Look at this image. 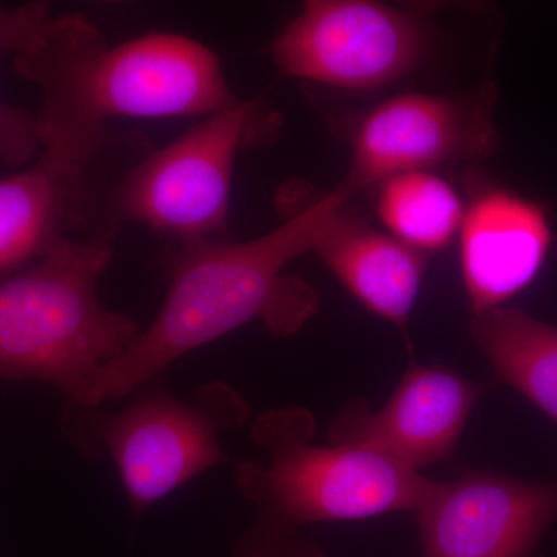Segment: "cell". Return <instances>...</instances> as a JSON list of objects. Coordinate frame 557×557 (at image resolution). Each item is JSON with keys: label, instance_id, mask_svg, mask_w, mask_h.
<instances>
[{"label": "cell", "instance_id": "cell-3", "mask_svg": "<svg viewBox=\"0 0 557 557\" xmlns=\"http://www.w3.org/2000/svg\"><path fill=\"white\" fill-rule=\"evenodd\" d=\"M113 240L115 228L69 237L0 278V384L42 381L72 401L138 338V322L100 296Z\"/></svg>", "mask_w": 557, "mask_h": 557}, {"label": "cell", "instance_id": "cell-10", "mask_svg": "<svg viewBox=\"0 0 557 557\" xmlns=\"http://www.w3.org/2000/svg\"><path fill=\"white\" fill-rule=\"evenodd\" d=\"M480 397L471 381L453 370L413 366L376 412L354 403L330 426L332 443L373 450L420 472L453 456Z\"/></svg>", "mask_w": 557, "mask_h": 557}, {"label": "cell", "instance_id": "cell-8", "mask_svg": "<svg viewBox=\"0 0 557 557\" xmlns=\"http://www.w3.org/2000/svg\"><path fill=\"white\" fill-rule=\"evenodd\" d=\"M494 102L496 91L486 86L471 95L410 91L381 101L351 132L344 185L357 194L394 175L490 157L498 145Z\"/></svg>", "mask_w": 557, "mask_h": 557}, {"label": "cell", "instance_id": "cell-14", "mask_svg": "<svg viewBox=\"0 0 557 557\" xmlns=\"http://www.w3.org/2000/svg\"><path fill=\"white\" fill-rule=\"evenodd\" d=\"M471 336L497 375L557 423V327L502 306L474 314Z\"/></svg>", "mask_w": 557, "mask_h": 557}, {"label": "cell", "instance_id": "cell-13", "mask_svg": "<svg viewBox=\"0 0 557 557\" xmlns=\"http://www.w3.org/2000/svg\"><path fill=\"white\" fill-rule=\"evenodd\" d=\"M87 172L40 152L30 166L0 180V278L72 237L69 228L83 220Z\"/></svg>", "mask_w": 557, "mask_h": 557}, {"label": "cell", "instance_id": "cell-16", "mask_svg": "<svg viewBox=\"0 0 557 557\" xmlns=\"http://www.w3.org/2000/svg\"><path fill=\"white\" fill-rule=\"evenodd\" d=\"M39 153V126L35 112L10 104L0 95V161L11 168H25Z\"/></svg>", "mask_w": 557, "mask_h": 557}, {"label": "cell", "instance_id": "cell-7", "mask_svg": "<svg viewBox=\"0 0 557 557\" xmlns=\"http://www.w3.org/2000/svg\"><path fill=\"white\" fill-rule=\"evenodd\" d=\"M426 9L373 0H310L270 44L292 78L370 90L405 78L431 46Z\"/></svg>", "mask_w": 557, "mask_h": 557}, {"label": "cell", "instance_id": "cell-1", "mask_svg": "<svg viewBox=\"0 0 557 557\" xmlns=\"http://www.w3.org/2000/svg\"><path fill=\"white\" fill-rule=\"evenodd\" d=\"M14 69L40 94V152L83 166L104 149L110 120L203 119L239 101L199 40L149 33L112 46L81 16L51 17Z\"/></svg>", "mask_w": 557, "mask_h": 557}, {"label": "cell", "instance_id": "cell-11", "mask_svg": "<svg viewBox=\"0 0 557 557\" xmlns=\"http://www.w3.org/2000/svg\"><path fill=\"white\" fill-rule=\"evenodd\" d=\"M458 234L461 276L474 314L505 306L530 285L552 245L545 209L497 188L475 194Z\"/></svg>", "mask_w": 557, "mask_h": 557}, {"label": "cell", "instance_id": "cell-18", "mask_svg": "<svg viewBox=\"0 0 557 557\" xmlns=\"http://www.w3.org/2000/svg\"><path fill=\"white\" fill-rule=\"evenodd\" d=\"M234 555L236 557H330L313 542L296 536L262 545V547L239 549L234 552Z\"/></svg>", "mask_w": 557, "mask_h": 557}, {"label": "cell", "instance_id": "cell-4", "mask_svg": "<svg viewBox=\"0 0 557 557\" xmlns=\"http://www.w3.org/2000/svg\"><path fill=\"white\" fill-rule=\"evenodd\" d=\"M313 416L302 408L256 421L252 438L267 460L242 463L236 485L259 516L234 552L285 541L310 523L418 512L442 485L362 446L313 445Z\"/></svg>", "mask_w": 557, "mask_h": 557}, {"label": "cell", "instance_id": "cell-6", "mask_svg": "<svg viewBox=\"0 0 557 557\" xmlns=\"http://www.w3.org/2000/svg\"><path fill=\"white\" fill-rule=\"evenodd\" d=\"M258 102L237 101L139 161L123 180L116 211L177 247L220 239L228 220L237 153L251 138Z\"/></svg>", "mask_w": 557, "mask_h": 557}, {"label": "cell", "instance_id": "cell-17", "mask_svg": "<svg viewBox=\"0 0 557 557\" xmlns=\"http://www.w3.org/2000/svg\"><path fill=\"white\" fill-rule=\"evenodd\" d=\"M51 17V7L46 2L0 5V61L28 49Z\"/></svg>", "mask_w": 557, "mask_h": 557}, {"label": "cell", "instance_id": "cell-2", "mask_svg": "<svg viewBox=\"0 0 557 557\" xmlns=\"http://www.w3.org/2000/svg\"><path fill=\"white\" fill-rule=\"evenodd\" d=\"M354 196L341 183L256 239H214L178 248L168 269L166 299L156 319L72 401L101 406L108 399L127 398L177 359L256 319H263L276 335L298 332L317 311L318 295L284 271L304 252L313 251L325 223Z\"/></svg>", "mask_w": 557, "mask_h": 557}, {"label": "cell", "instance_id": "cell-5", "mask_svg": "<svg viewBox=\"0 0 557 557\" xmlns=\"http://www.w3.org/2000/svg\"><path fill=\"white\" fill-rule=\"evenodd\" d=\"M119 410L67 401L61 432L86 458L108 457L119 471L132 516L226 463L223 432L244 426L251 408L222 381L201 384L186 398L164 386L160 376L143 383Z\"/></svg>", "mask_w": 557, "mask_h": 557}, {"label": "cell", "instance_id": "cell-15", "mask_svg": "<svg viewBox=\"0 0 557 557\" xmlns=\"http://www.w3.org/2000/svg\"><path fill=\"white\" fill-rule=\"evenodd\" d=\"M376 208L392 237L426 256L448 247L467 211L456 188L429 171L384 180Z\"/></svg>", "mask_w": 557, "mask_h": 557}, {"label": "cell", "instance_id": "cell-12", "mask_svg": "<svg viewBox=\"0 0 557 557\" xmlns=\"http://www.w3.org/2000/svg\"><path fill=\"white\" fill-rule=\"evenodd\" d=\"M346 207L325 223L313 252L366 309L405 332L428 256L373 230Z\"/></svg>", "mask_w": 557, "mask_h": 557}, {"label": "cell", "instance_id": "cell-9", "mask_svg": "<svg viewBox=\"0 0 557 557\" xmlns=\"http://www.w3.org/2000/svg\"><path fill=\"white\" fill-rule=\"evenodd\" d=\"M417 515L421 557H528L557 518V483L471 472Z\"/></svg>", "mask_w": 557, "mask_h": 557}]
</instances>
